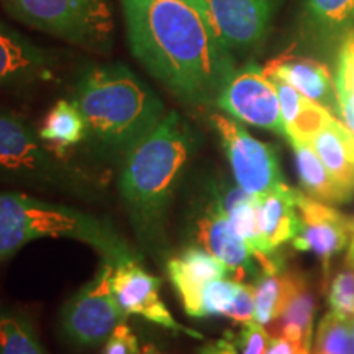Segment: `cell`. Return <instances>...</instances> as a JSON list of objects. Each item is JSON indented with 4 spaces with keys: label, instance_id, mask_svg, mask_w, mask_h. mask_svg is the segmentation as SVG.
Listing matches in <instances>:
<instances>
[{
    "label": "cell",
    "instance_id": "6da1fadb",
    "mask_svg": "<svg viewBox=\"0 0 354 354\" xmlns=\"http://www.w3.org/2000/svg\"><path fill=\"white\" fill-rule=\"evenodd\" d=\"M120 2L128 43L149 74L189 104L216 102L236 69L205 0Z\"/></svg>",
    "mask_w": 354,
    "mask_h": 354
},
{
    "label": "cell",
    "instance_id": "7a4b0ae2",
    "mask_svg": "<svg viewBox=\"0 0 354 354\" xmlns=\"http://www.w3.org/2000/svg\"><path fill=\"white\" fill-rule=\"evenodd\" d=\"M73 102L87 123V135L115 153H127L166 115L161 99L122 64L87 69Z\"/></svg>",
    "mask_w": 354,
    "mask_h": 354
},
{
    "label": "cell",
    "instance_id": "3957f363",
    "mask_svg": "<svg viewBox=\"0 0 354 354\" xmlns=\"http://www.w3.org/2000/svg\"><path fill=\"white\" fill-rule=\"evenodd\" d=\"M194 146L190 127L179 113L169 112L125 153L120 192L143 232L153 233L165 216Z\"/></svg>",
    "mask_w": 354,
    "mask_h": 354
},
{
    "label": "cell",
    "instance_id": "277c9868",
    "mask_svg": "<svg viewBox=\"0 0 354 354\" xmlns=\"http://www.w3.org/2000/svg\"><path fill=\"white\" fill-rule=\"evenodd\" d=\"M46 236L86 243L113 266L135 259L130 246L112 225L71 207L0 190V261Z\"/></svg>",
    "mask_w": 354,
    "mask_h": 354
},
{
    "label": "cell",
    "instance_id": "5b68a950",
    "mask_svg": "<svg viewBox=\"0 0 354 354\" xmlns=\"http://www.w3.org/2000/svg\"><path fill=\"white\" fill-rule=\"evenodd\" d=\"M12 19L66 41L105 50L113 19L107 0H0Z\"/></svg>",
    "mask_w": 354,
    "mask_h": 354
},
{
    "label": "cell",
    "instance_id": "8992f818",
    "mask_svg": "<svg viewBox=\"0 0 354 354\" xmlns=\"http://www.w3.org/2000/svg\"><path fill=\"white\" fill-rule=\"evenodd\" d=\"M113 264L105 263L94 281L84 286L66 304L61 313L64 335L79 346L94 348L107 342L125 313L115 299L112 289Z\"/></svg>",
    "mask_w": 354,
    "mask_h": 354
},
{
    "label": "cell",
    "instance_id": "52a82bcc",
    "mask_svg": "<svg viewBox=\"0 0 354 354\" xmlns=\"http://www.w3.org/2000/svg\"><path fill=\"white\" fill-rule=\"evenodd\" d=\"M212 123L218 131L234 179L243 190L261 197L286 184L272 146L256 140L240 123L225 115H212Z\"/></svg>",
    "mask_w": 354,
    "mask_h": 354
},
{
    "label": "cell",
    "instance_id": "ba28073f",
    "mask_svg": "<svg viewBox=\"0 0 354 354\" xmlns=\"http://www.w3.org/2000/svg\"><path fill=\"white\" fill-rule=\"evenodd\" d=\"M39 140L24 118L0 109V183L46 184L59 180V171Z\"/></svg>",
    "mask_w": 354,
    "mask_h": 354
},
{
    "label": "cell",
    "instance_id": "9c48e42d",
    "mask_svg": "<svg viewBox=\"0 0 354 354\" xmlns=\"http://www.w3.org/2000/svg\"><path fill=\"white\" fill-rule=\"evenodd\" d=\"M215 104L236 120L286 136L277 91L258 64L250 63L234 71Z\"/></svg>",
    "mask_w": 354,
    "mask_h": 354
},
{
    "label": "cell",
    "instance_id": "30bf717a",
    "mask_svg": "<svg viewBox=\"0 0 354 354\" xmlns=\"http://www.w3.org/2000/svg\"><path fill=\"white\" fill-rule=\"evenodd\" d=\"M281 3L282 0H205L216 33L230 51L263 43Z\"/></svg>",
    "mask_w": 354,
    "mask_h": 354
},
{
    "label": "cell",
    "instance_id": "8fae6325",
    "mask_svg": "<svg viewBox=\"0 0 354 354\" xmlns=\"http://www.w3.org/2000/svg\"><path fill=\"white\" fill-rule=\"evenodd\" d=\"M295 205L300 216L299 233L292 240L295 250L315 253L328 268L330 259L348 245L353 236V220L307 194L295 192Z\"/></svg>",
    "mask_w": 354,
    "mask_h": 354
},
{
    "label": "cell",
    "instance_id": "7c38bea8",
    "mask_svg": "<svg viewBox=\"0 0 354 354\" xmlns=\"http://www.w3.org/2000/svg\"><path fill=\"white\" fill-rule=\"evenodd\" d=\"M159 286H161L159 279L146 272L140 264L135 263V259L113 266L112 289L125 315H140L145 320L165 326L176 333H187L201 338L196 331L185 328L176 322L159 297Z\"/></svg>",
    "mask_w": 354,
    "mask_h": 354
},
{
    "label": "cell",
    "instance_id": "4fadbf2b",
    "mask_svg": "<svg viewBox=\"0 0 354 354\" xmlns=\"http://www.w3.org/2000/svg\"><path fill=\"white\" fill-rule=\"evenodd\" d=\"M227 266L201 248H189L183 254L167 263V274L172 286L183 300V307L189 317L201 315L202 290L215 279L227 277Z\"/></svg>",
    "mask_w": 354,
    "mask_h": 354
},
{
    "label": "cell",
    "instance_id": "5bb4252c",
    "mask_svg": "<svg viewBox=\"0 0 354 354\" xmlns=\"http://www.w3.org/2000/svg\"><path fill=\"white\" fill-rule=\"evenodd\" d=\"M51 57L24 35L0 21V87H17L46 77Z\"/></svg>",
    "mask_w": 354,
    "mask_h": 354
},
{
    "label": "cell",
    "instance_id": "9a60e30c",
    "mask_svg": "<svg viewBox=\"0 0 354 354\" xmlns=\"http://www.w3.org/2000/svg\"><path fill=\"white\" fill-rule=\"evenodd\" d=\"M197 236L203 248L234 274L238 282L256 271L250 246L234 232L232 221L218 205L212 207L209 214L198 220Z\"/></svg>",
    "mask_w": 354,
    "mask_h": 354
},
{
    "label": "cell",
    "instance_id": "2e32d148",
    "mask_svg": "<svg viewBox=\"0 0 354 354\" xmlns=\"http://www.w3.org/2000/svg\"><path fill=\"white\" fill-rule=\"evenodd\" d=\"M264 71L269 76H276L290 84L300 94L320 104L335 117H339V102L338 94H336L335 77L331 76L325 64L318 63L315 59H308V57L286 55L272 61Z\"/></svg>",
    "mask_w": 354,
    "mask_h": 354
},
{
    "label": "cell",
    "instance_id": "e0dca14e",
    "mask_svg": "<svg viewBox=\"0 0 354 354\" xmlns=\"http://www.w3.org/2000/svg\"><path fill=\"white\" fill-rule=\"evenodd\" d=\"M308 145L342 187L344 196L351 198L354 192V133L351 128L330 113Z\"/></svg>",
    "mask_w": 354,
    "mask_h": 354
},
{
    "label": "cell",
    "instance_id": "ac0fdd59",
    "mask_svg": "<svg viewBox=\"0 0 354 354\" xmlns=\"http://www.w3.org/2000/svg\"><path fill=\"white\" fill-rule=\"evenodd\" d=\"M297 190L282 184L258 197V221L266 246L269 251L276 250L284 243L294 240L300 228V216L295 205Z\"/></svg>",
    "mask_w": 354,
    "mask_h": 354
},
{
    "label": "cell",
    "instance_id": "d6986e66",
    "mask_svg": "<svg viewBox=\"0 0 354 354\" xmlns=\"http://www.w3.org/2000/svg\"><path fill=\"white\" fill-rule=\"evenodd\" d=\"M269 79L272 81L279 95L282 120L286 125V138L289 141L308 143L310 138L315 135L331 112L308 97L300 94L297 88L292 87L282 79L276 76H269Z\"/></svg>",
    "mask_w": 354,
    "mask_h": 354
},
{
    "label": "cell",
    "instance_id": "ffe728a7",
    "mask_svg": "<svg viewBox=\"0 0 354 354\" xmlns=\"http://www.w3.org/2000/svg\"><path fill=\"white\" fill-rule=\"evenodd\" d=\"M317 310V295L307 279L297 276L294 292L287 300L284 310L271 325L272 336H284L295 343L312 348L313 315Z\"/></svg>",
    "mask_w": 354,
    "mask_h": 354
},
{
    "label": "cell",
    "instance_id": "44dd1931",
    "mask_svg": "<svg viewBox=\"0 0 354 354\" xmlns=\"http://www.w3.org/2000/svg\"><path fill=\"white\" fill-rule=\"evenodd\" d=\"M290 145L295 153L300 184L308 197L323 203H343L349 201L312 146L305 141H290Z\"/></svg>",
    "mask_w": 354,
    "mask_h": 354
},
{
    "label": "cell",
    "instance_id": "7402d4cb",
    "mask_svg": "<svg viewBox=\"0 0 354 354\" xmlns=\"http://www.w3.org/2000/svg\"><path fill=\"white\" fill-rule=\"evenodd\" d=\"M305 25L326 39H342L354 26V0H307Z\"/></svg>",
    "mask_w": 354,
    "mask_h": 354
},
{
    "label": "cell",
    "instance_id": "603a6c76",
    "mask_svg": "<svg viewBox=\"0 0 354 354\" xmlns=\"http://www.w3.org/2000/svg\"><path fill=\"white\" fill-rule=\"evenodd\" d=\"M38 135L51 149L61 153L86 138L87 123L74 102L59 100L50 110Z\"/></svg>",
    "mask_w": 354,
    "mask_h": 354
},
{
    "label": "cell",
    "instance_id": "cb8c5ba5",
    "mask_svg": "<svg viewBox=\"0 0 354 354\" xmlns=\"http://www.w3.org/2000/svg\"><path fill=\"white\" fill-rule=\"evenodd\" d=\"M299 274H281V271H263L256 279L254 289V322L269 325L284 310L294 292Z\"/></svg>",
    "mask_w": 354,
    "mask_h": 354
},
{
    "label": "cell",
    "instance_id": "d4e9b609",
    "mask_svg": "<svg viewBox=\"0 0 354 354\" xmlns=\"http://www.w3.org/2000/svg\"><path fill=\"white\" fill-rule=\"evenodd\" d=\"M0 354H46L32 322L0 305Z\"/></svg>",
    "mask_w": 354,
    "mask_h": 354
},
{
    "label": "cell",
    "instance_id": "484cf974",
    "mask_svg": "<svg viewBox=\"0 0 354 354\" xmlns=\"http://www.w3.org/2000/svg\"><path fill=\"white\" fill-rule=\"evenodd\" d=\"M354 317L344 313H326L318 323L312 354H353Z\"/></svg>",
    "mask_w": 354,
    "mask_h": 354
},
{
    "label": "cell",
    "instance_id": "4316f807",
    "mask_svg": "<svg viewBox=\"0 0 354 354\" xmlns=\"http://www.w3.org/2000/svg\"><path fill=\"white\" fill-rule=\"evenodd\" d=\"M339 115L354 133V26L342 38L335 73Z\"/></svg>",
    "mask_w": 354,
    "mask_h": 354
},
{
    "label": "cell",
    "instance_id": "83f0119b",
    "mask_svg": "<svg viewBox=\"0 0 354 354\" xmlns=\"http://www.w3.org/2000/svg\"><path fill=\"white\" fill-rule=\"evenodd\" d=\"M241 282L227 281V279H215L209 282L202 290L201 297V315L203 317H230L232 310L240 294Z\"/></svg>",
    "mask_w": 354,
    "mask_h": 354
},
{
    "label": "cell",
    "instance_id": "f1b7e54d",
    "mask_svg": "<svg viewBox=\"0 0 354 354\" xmlns=\"http://www.w3.org/2000/svg\"><path fill=\"white\" fill-rule=\"evenodd\" d=\"M328 302L331 310L354 317V269H343L333 279L330 287Z\"/></svg>",
    "mask_w": 354,
    "mask_h": 354
},
{
    "label": "cell",
    "instance_id": "f546056e",
    "mask_svg": "<svg viewBox=\"0 0 354 354\" xmlns=\"http://www.w3.org/2000/svg\"><path fill=\"white\" fill-rule=\"evenodd\" d=\"M269 333L264 328V325L251 320L243 323V330L238 338V346H240V354H266L269 344Z\"/></svg>",
    "mask_w": 354,
    "mask_h": 354
},
{
    "label": "cell",
    "instance_id": "4dcf8cb0",
    "mask_svg": "<svg viewBox=\"0 0 354 354\" xmlns=\"http://www.w3.org/2000/svg\"><path fill=\"white\" fill-rule=\"evenodd\" d=\"M102 354H141L138 339L125 322L118 323L117 328L110 333Z\"/></svg>",
    "mask_w": 354,
    "mask_h": 354
},
{
    "label": "cell",
    "instance_id": "1f68e13d",
    "mask_svg": "<svg viewBox=\"0 0 354 354\" xmlns=\"http://www.w3.org/2000/svg\"><path fill=\"white\" fill-rule=\"evenodd\" d=\"M305 348L308 346H305L302 343L292 342V339L284 338V336H272V338L269 339L266 354H299Z\"/></svg>",
    "mask_w": 354,
    "mask_h": 354
},
{
    "label": "cell",
    "instance_id": "d6a6232c",
    "mask_svg": "<svg viewBox=\"0 0 354 354\" xmlns=\"http://www.w3.org/2000/svg\"><path fill=\"white\" fill-rule=\"evenodd\" d=\"M198 354H240L236 344L228 342V339H218V342L209 343L203 346Z\"/></svg>",
    "mask_w": 354,
    "mask_h": 354
},
{
    "label": "cell",
    "instance_id": "836d02e7",
    "mask_svg": "<svg viewBox=\"0 0 354 354\" xmlns=\"http://www.w3.org/2000/svg\"><path fill=\"white\" fill-rule=\"evenodd\" d=\"M346 264L349 266V268L354 269V233H353V238H351V246H349V251H348Z\"/></svg>",
    "mask_w": 354,
    "mask_h": 354
},
{
    "label": "cell",
    "instance_id": "e575fe53",
    "mask_svg": "<svg viewBox=\"0 0 354 354\" xmlns=\"http://www.w3.org/2000/svg\"><path fill=\"white\" fill-rule=\"evenodd\" d=\"M353 354H354V344H353Z\"/></svg>",
    "mask_w": 354,
    "mask_h": 354
},
{
    "label": "cell",
    "instance_id": "d590c367",
    "mask_svg": "<svg viewBox=\"0 0 354 354\" xmlns=\"http://www.w3.org/2000/svg\"><path fill=\"white\" fill-rule=\"evenodd\" d=\"M353 227H354V220H353Z\"/></svg>",
    "mask_w": 354,
    "mask_h": 354
}]
</instances>
